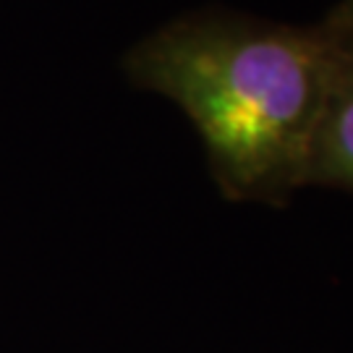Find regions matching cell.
I'll return each mask as SVG.
<instances>
[{"label": "cell", "mask_w": 353, "mask_h": 353, "mask_svg": "<svg viewBox=\"0 0 353 353\" xmlns=\"http://www.w3.org/2000/svg\"><path fill=\"white\" fill-rule=\"evenodd\" d=\"M322 32L332 39L341 52H353V0H341L332 11L319 21Z\"/></svg>", "instance_id": "3957f363"}, {"label": "cell", "mask_w": 353, "mask_h": 353, "mask_svg": "<svg viewBox=\"0 0 353 353\" xmlns=\"http://www.w3.org/2000/svg\"><path fill=\"white\" fill-rule=\"evenodd\" d=\"M309 186L353 194V52H341L316 123L306 168Z\"/></svg>", "instance_id": "7a4b0ae2"}, {"label": "cell", "mask_w": 353, "mask_h": 353, "mask_svg": "<svg viewBox=\"0 0 353 353\" xmlns=\"http://www.w3.org/2000/svg\"><path fill=\"white\" fill-rule=\"evenodd\" d=\"M338 61L341 50L319 24L202 13L141 39L126 74L189 115L230 199L283 204L306 189Z\"/></svg>", "instance_id": "6da1fadb"}]
</instances>
